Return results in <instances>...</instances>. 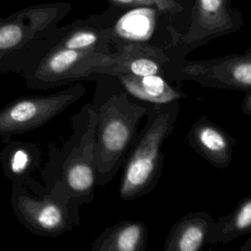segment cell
Wrapping results in <instances>:
<instances>
[{"instance_id":"cell-1","label":"cell","mask_w":251,"mask_h":251,"mask_svg":"<svg viewBox=\"0 0 251 251\" xmlns=\"http://www.w3.org/2000/svg\"><path fill=\"white\" fill-rule=\"evenodd\" d=\"M96 110L84 104L72 117V133L62 146L49 144L48 160L40 170L47 189L71 199L76 209L94 199L96 172L94 164V132Z\"/></svg>"},{"instance_id":"cell-2","label":"cell","mask_w":251,"mask_h":251,"mask_svg":"<svg viewBox=\"0 0 251 251\" xmlns=\"http://www.w3.org/2000/svg\"><path fill=\"white\" fill-rule=\"evenodd\" d=\"M180 112V102L149 104L147 121L123 163L119 196L130 201L151 192L162 175V146L172 134Z\"/></svg>"},{"instance_id":"cell-3","label":"cell","mask_w":251,"mask_h":251,"mask_svg":"<svg viewBox=\"0 0 251 251\" xmlns=\"http://www.w3.org/2000/svg\"><path fill=\"white\" fill-rule=\"evenodd\" d=\"M146 103L135 102L126 91L109 95L96 110L94 164L97 185L110 182L123 166L132 145Z\"/></svg>"},{"instance_id":"cell-4","label":"cell","mask_w":251,"mask_h":251,"mask_svg":"<svg viewBox=\"0 0 251 251\" xmlns=\"http://www.w3.org/2000/svg\"><path fill=\"white\" fill-rule=\"evenodd\" d=\"M10 201L17 220L36 235L58 237L80 223L79 210L70 198L32 176L25 183H12Z\"/></svg>"},{"instance_id":"cell-5","label":"cell","mask_w":251,"mask_h":251,"mask_svg":"<svg viewBox=\"0 0 251 251\" xmlns=\"http://www.w3.org/2000/svg\"><path fill=\"white\" fill-rule=\"evenodd\" d=\"M166 76L172 81H195L208 88L251 90V49L209 60H186L181 55H170Z\"/></svg>"},{"instance_id":"cell-6","label":"cell","mask_w":251,"mask_h":251,"mask_svg":"<svg viewBox=\"0 0 251 251\" xmlns=\"http://www.w3.org/2000/svg\"><path fill=\"white\" fill-rule=\"evenodd\" d=\"M109 53L48 46L21 73L27 88L46 90L94 77L95 68Z\"/></svg>"},{"instance_id":"cell-7","label":"cell","mask_w":251,"mask_h":251,"mask_svg":"<svg viewBox=\"0 0 251 251\" xmlns=\"http://www.w3.org/2000/svg\"><path fill=\"white\" fill-rule=\"evenodd\" d=\"M86 93L84 85L75 82L60 91L16 99L0 110V137L7 141L47 124Z\"/></svg>"},{"instance_id":"cell-8","label":"cell","mask_w":251,"mask_h":251,"mask_svg":"<svg viewBox=\"0 0 251 251\" xmlns=\"http://www.w3.org/2000/svg\"><path fill=\"white\" fill-rule=\"evenodd\" d=\"M169 60L170 55L161 47L144 42H129L120 46L117 52L107 54L95 68L94 74L113 77L120 75L166 76Z\"/></svg>"},{"instance_id":"cell-9","label":"cell","mask_w":251,"mask_h":251,"mask_svg":"<svg viewBox=\"0 0 251 251\" xmlns=\"http://www.w3.org/2000/svg\"><path fill=\"white\" fill-rule=\"evenodd\" d=\"M236 29L226 0H195L191 25L178 40L176 55L184 56L193 48Z\"/></svg>"},{"instance_id":"cell-10","label":"cell","mask_w":251,"mask_h":251,"mask_svg":"<svg viewBox=\"0 0 251 251\" xmlns=\"http://www.w3.org/2000/svg\"><path fill=\"white\" fill-rule=\"evenodd\" d=\"M186 143L211 166L226 169L233 160L236 139L220 125L201 116L189 127Z\"/></svg>"},{"instance_id":"cell-11","label":"cell","mask_w":251,"mask_h":251,"mask_svg":"<svg viewBox=\"0 0 251 251\" xmlns=\"http://www.w3.org/2000/svg\"><path fill=\"white\" fill-rule=\"evenodd\" d=\"M214 218L206 211L189 212L171 227L164 251H199L208 244Z\"/></svg>"},{"instance_id":"cell-12","label":"cell","mask_w":251,"mask_h":251,"mask_svg":"<svg viewBox=\"0 0 251 251\" xmlns=\"http://www.w3.org/2000/svg\"><path fill=\"white\" fill-rule=\"evenodd\" d=\"M115 78L129 96L146 104L180 102L187 96L178 86L174 85L171 79L160 75H120Z\"/></svg>"},{"instance_id":"cell-13","label":"cell","mask_w":251,"mask_h":251,"mask_svg":"<svg viewBox=\"0 0 251 251\" xmlns=\"http://www.w3.org/2000/svg\"><path fill=\"white\" fill-rule=\"evenodd\" d=\"M5 142L0 150L3 174L12 183H25L41 164V147L30 141L9 139Z\"/></svg>"},{"instance_id":"cell-14","label":"cell","mask_w":251,"mask_h":251,"mask_svg":"<svg viewBox=\"0 0 251 251\" xmlns=\"http://www.w3.org/2000/svg\"><path fill=\"white\" fill-rule=\"evenodd\" d=\"M149 231L138 220H123L107 226L91 243V251H144Z\"/></svg>"},{"instance_id":"cell-15","label":"cell","mask_w":251,"mask_h":251,"mask_svg":"<svg viewBox=\"0 0 251 251\" xmlns=\"http://www.w3.org/2000/svg\"><path fill=\"white\" fill-rule=\"evenodd\" d=\"M251 232V195L241 199L227 215L214 221L209 244H226Z\"/></svg>"},{"instance_id":"cell-16","label":"cell","mask_w":251,"mask_h":251,"mask_svg":"<svg viewBox=\"0 0 251 251\" xmlns=\"http://www.w3.org/2000/svg\"><path fill=\"white\" fill-rule=\"evenodd\" d=\"M111 40L112 31L109 28L86 25L72 28L58 40L49 45L73 50L111 53Z\"/></svg>"},{"instance_id":"cell-17","label":"cell","mask_w":251,"mask_h":251,"mask_svg":"<svg viewBox=\"0 0 251 251\" xmlns=\"http://www.w3.org/2000/svg\"><path fill=\"white\" fill-rule=\"evenodd\" d=\"M111 3L122 6H154L158 10L170 13H178L182 8L175 0H109Z\"/></svg>"},{"instance_id":"cell-18","label":"cell","mask_w":251,"mask_h":251,"mask_svg":"<svg viewBox=\"0 0 251 251\" xmlns=\"http://www.w3.org/2000/svg\"><path fill=\"white\" fill-rule=\"evenodd\" d=\"M240 111L248 117L251 116V90L244 91V97L240 104Z\"/></svg>"},{"instance_id":"cell-19","label":"cell","mask_w":251,"mask_h":251,"mask_svg":"<svg viewBox=\"0 0 251 251\" xmlns=\"http://www.w3.org/2000/svg\"><path fill=\"white\" fill-rule=\"evenodd\" d=\"M250 242H251V237H248L244 246H242L240 248V251H251V243Z\"/></svg>"},{"instance_id":"cell-20","label":"cell","mask_w":251,"mask_h":251,"mask_svg":"<svg viewBox=\"0 0 251 251\" xmlns=\"http://www.w3.org/2000/svg\"><path fill=\"white\" fill-rule=\"evenodd\" d=\"M2 20H3V18H1V17H0V22H1Z\"/></svg>"}]
</instances>
